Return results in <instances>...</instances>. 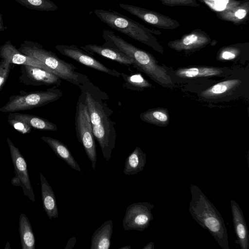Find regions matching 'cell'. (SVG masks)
<instances>
[{
	"label": "cell",
	"instance_id": "obj_19",
	"mask_svg": "<svg viewBox=\"0 0 249 249\" xmlns=\"http://www.w3.org/2000/svg\"><path fill=\"white\" fill-rule=\"evenodd\" d=\"M221 72L220 70L213 68H190L180 69L177 74L183 78H193L216 75Z\"/></svg>",
	"mask_w": 249,
	"mask_h": 249
},
{
	"label": "cell",
	"instance_id": "obj_12",
	"mask_svg": "<svg viewBox=\"0 0 249 249\" xmlns=\"http://www.w3.org/2000/svg\"><path fill=\"white\" fill-rule=\"evenodd\" d=\"M80 48L89 53L97 54L121 64L134 66V62L132 58L119 50L110 46L104 44L98 45L89 44L82 46Z\"/></svg>",
	"mask_w": 249,
	"mask_h": 249
},
{
	"label": "cell",
	"instance_id": "obj_6",
	"mask_svg": "<svg viewBox=\"0 0 249 249\" xmlns=\"http://www.w3.org/2000/svg\"><path fill=\"white\" fill-rule=\"evenodd\" d=\"M154 205L148 202L133 203L126 209L123 220V226L125 231H143L153 219L152 210Z\"/></svg>",
	"mask_w": 249,
	"mask_h": 249
},
{
	"label": "cell",
	"instance_id": "obj_9",
	"mask_svg": "<svg viewBox=\"0 0 249 249\" xmlns=\"http://www.w3.org/2000/svg\"><path fill=\"white\" fill-rule=\"evenodd\" d=\"M23 82L33 86H60L62 79L53 73L44 69L30 65H23L21 67Z\"/></svg>",
	"mask_w": 249,
	"mask_h": 249
},
{
	"label": "cell",
	"instance_id": "obj_29",
	"mask_svg": "<svg viewBox=\"0 0 249 249\" xmlns=\"http://www.w3.org/2000/svg\"><path fill=\"white\" fill-rule=\"evenodd\" d=\"M7 27L4 25L2 15L0 12V32H3L6 30Z\"/></svg>",
	"mask_w": 249,
	"mask_h": 249
},
{
	"label": "cell",
	"instance_id": "obj_3",
	"mask_svg": "<svg viewBox=\"0 0 249 249\" xmlns=\"http://www.w3.org/2000/svg\"><path fill=\"white\" fill-rule=\"evenodd\" d=\"M75 127L78 140L82 144L91 161V167L95 170L97 161L96 146L84 94L81 92L76 107Z\"/></svg>",
	"mask_w": 249,
	"mask_h": 249
},
{
	"label": "cell",
	"instance_id": "obj_14",
	"mask_svg": "<svg viewBox=\"0 0 249 249\" xmlns=\"http://www.w3.org/2000/svg\"><path fill=\"white\" fill-rule=\"evenodd\" d=\"M113 231L112 220L105 221L91 236L90 249H109Z\"/></svg>",
	"mask_w": 249,
	"mask_h": 249
},
{
	"label": "cell",
	"instance_id": "obj_22",
	"mask_svg": "<svg viewBox=\"0 0 249 249\" xmlns=\"http://www.w3.org/2000/svg\"><path fill=\"white\" fill-rule=\"evenodd\" d=\"M239 82V80L233 79L218 83L204 91L203 94L205 96L219 95L236 86Z\"/></svg>",
	"mask_w": 249,
	"mask_h": 249
},
{
	"label": "cell",
	"instance_id": "obj_7",
	"mask_svg": "<svg viewBox=\"0 0 249 249\" xmlns=\"http://www.w3.org/2000/svg\"><path fill=\"white\" fill-rule=\"evenodd\" d=\"M7 142L15 174V177L11 179V183L15 186L21 187L24 195L34 202L35 196L30 180L26 161L19 149L8 137Z\"/></svg>",
	"mask_w": 249,
	"mask_h": 249
},
{
	"label": "cell",
	"instance_id": "obj_30",
	"mask_svg": "<svg viewBox=\"0 0 249 249\" xmlns=\"http://www.w3.org/2000/svg\"><path fill=\"white\" fill-rule=\"evenodd\" d=\"M155 243L152 242H149L146 246H145L142 249H154Z\"/></svg>",
	"mask_w": 249,
	"mask_h": 249
},
{
	"label": "cell",
	"instance_id": "obj_4",
	"mask_svg": "<svg viewBox=\"0 0 249 249\" xmlns=\"http://www.w3.org/2000/svg\"><path fill=\"white\" fill-rule=\"evenodd\" d=\"M63 93L61 89L53 87L25 95L13 96L0 108V112H15L40 107L58 100Z\"/></svg>",
	"mask_w": 249,
	"mask_h": 249
},
{
	"label": "cell",
	"instance_id": "obj_5",
	"mask_svg": "<svg viewBox=\"0 0 249 249\" xmlns=\"http://www.w3.org/2000/svg\"><path fill=\"white\" fill-rule=\"evenodd\" d=\"M94 13L110 28L133 39L148 43L149 39L145 28L127 17L109 10L96 9Z\"/></svg>",
	"mask_w": 249,
	"mask_h": 249
},
{
	"label": "cell",
	"instance_id": "obj_8",
	"mask_svg": "<svg viewBox=\"0 0 249 249\" xmlns=\"http://www.w3.org/2000/svg\"><path fill=\"white\" fill-rule=\"evenodd\" d=\"M55 48L62 55L88 67L117 78L121 76L120 72L106 66L89 53L75 45H57Z\"/></svg>",
	"mask_w": 249,
	"mask_h": 249
},
{
	"label": "cell",
	"instance_id": "obj_17",
	"mask_svg": "<svg viewBox=\"0 0 249 249\" xmlns=\"http://www.w3.org/2000/svg\"><path fill=\"white\" fill-rule=\"evenodd\" d=\"M146 162V154L136 147L125 160L124 173L125 175H135L143 170Z\"/></svg>",
	"mask_w": 249,
	"mask_h": 249
},
{
	"label": "cell",
	"instance_id": "obj_24",
	"mask_svg": "<svg viewBox=\"0 0 249 249\" xmlns=\"http://www.w3.org/2000/svg\"><path fill=\"white\" fill-rule=\"evenodd\" d=\"M11 64L9 62L3 59L0 64V87L4 83L8 76Z\"/></svg>",
	"mask_w": 249,
	"mask_h": 249
},
{
	"label": "cell",
	"instance_id": "obj_1",
	"mask_svg": "<svg viewBox=\"0 0 249 249\" xmlns=\"http://www.w3.org/2000/svg\"><path fill=\"white\" fill-rule=\"evenodd\" d=\"M191 200L189 211L196 221L208 230L222 249H230L224 219L217 209L197 186H190Z\"/></svg>",
	"mask_w": 249,
	"mask_h": 249
},
{
	"label": "cell",
	"instance_id": "obj_20",
	"mask_svg": "<svg viewBox=\"0 0 249 249\" xmlns=\"http://www.w3.org/2000/svg\"><path fill=\"white\" fill-rule=\"evenodd\" d=\"M121 73V76L124 81L123 86L126 89L139 91L149 86V83L141 74L128 75L124 73Z\"/></svg>",
	"mask_w": 249,
	"mask_h": 249
},
{
	"label": "cell",
	"instance_id": "obj_21",
	"mask_svg": "<svg viewBox=\"0 0 249 249\" xmlns=\"http://www.w3.org/2000/svg\"><path fill=\"white\" fill-rule=\"evenodd\" d=\"M20 5L28 9L40 11H53L58 6L51 0H15Z\"/></svg>",
	"mask_w": 249,
	"mask_h": 249
},
{
	"label": "cell",
	"instance_id": "obj_2",
	"mask_svg": "<svg viewBox=\"0 0 249 249\" xmlns=\"http://www.w3.org/2000/svg\"><path fill=\"white\" fill-rule=\"evenodd\" d=\"M18 50L22 53L42 62L62 80L79 88L89 80L87 75L78 71V68L72 64L60 59L37 42L24 40Z\"/></svg>",
	"mask_w": 249,
	"mask_h": 249
},
{
	"label": "cell",
	"instance_id": "obj_16",
	"mask_svg": "<svg viewBox=\"0 0 249 249\" xmlns=\"http://www.w3.org/2000/svg\"><path fill=\"white\" fill-rule=\"evenodd\" d=\"M8 118L19 121L32 128L37 129L52 131H55L58 129L57 125L54 124L36 115L15 112L10 113Z\"/></svg>",
	"mask_w": 249,
	"mask_h": 249
},
{
	"label": "cell",
	"instance_id": "obj_27",
	"mask_svg": "<svg viewBox=\"0 0 249 249\" xmlns=\"http://www.w3.org/2000/svg\"><path fill=\"white\" fill-rule=\"evenodd\" d=\"M235 57V55L234 53L228 51H225L222 54V57L225 60H231Z\"/></svg>",
	"mask_w": 249,
	"mask_h": 249
},
{
	"label": "cell",
	"instance_id": "obj_25",
	"mask_svg": "<svg viewBox=\"0 0 249 249\" xmlns=\"http://www.w3.org/2000/svg\"><path fill=\"white\" fill-rule=\"evenodd\" d=\"M197 39V37L195 35H191L187 36L183 40V43L185 45H189L193 44Z\"/></svg>",
	"mask_w": 249,
	"mask_h": 249
},
{
	"label": "cell",
	"instance_id": "obj_23",
	"mask_svg": "<svg viewBox=\"0 0 249 249\" xmlns=\"http://www.w3.org/2000/svg\"><path fill=\"white\" fill-rule=\"evenodd\" d=\"M8 122L12 125L15 129L22 134L29 133L31 131V127L19 121L8 118Z\"/></svg>",
	"mask_w": 249,
	"mask_h": 249
},
{
	"label": "cell",
	"instance_id": "obj_18",
	"mask_svg": "<svg viewBox=\"0 0 249 249\" xmlns=\"http://www.w3.org/2000/svg\"><path fill=\"white\" fill-rule=\"evenodd\" d=\"M19 232L22 249H34L36 239L31 223L24 213H21L19 220Z\"/></svg>",
	"mask_w": 249,
	"mask_h": 249
},
{
	"label": "cell",
	"instance_id": "obj_28",
	"mask_svg": "<svg viewBox=\"0 0 249 249\" xmlns=\"http://www.w3.org/2000/svg\"><path fill=\"white\" fill-rule=\"evenodd\" d=\"M246 15V11L244 9H239L235 12V15L239 19H242Z\"/></svg>",
	"mask_w": 249,
	"mask_h": 249
},
{
	"label": "cell",
	"instance_id": "obj_31",
	"mask_svg": "<svg viewBox=\"0 0 249 249\" xmlns=\"http://www.w3.org/2000/svg\"><path fill=\"white\" fill-rule=\"evenodd\" d=\"M131 247L130 246H125L123 247L120 248L119 249H130Z\"/></svg>",
	"mask_w": 249,
	"mask_h": 249
},
{
	"label": "cell",
	"instance_id": "obj_11",
	"mask_svg": "<svg viewBox=\"0 0 249 249\" xmlns=\"http://www.w3.org/2000/svg\"><path fill=\"white\" fill-rule=\"evenodd\" d=\"M231 212L234 231L237 240L235 243L241 249H249V233L243 212L239 204L234 200H231Z\"/></svg>",
	"mask_w": 249,
	"mask_h": 249
},
{
	"label": "cell",
	"instance_id": "obj_26",
	"mask_svg": "<svg viewBox=\"0 0 249 249\" xmlns=\"http://www.w3.org/2000/svg\"><path fill=\"white\" fill-rule=\"evenodd\" d=\"M76 238L75 236L71 237L67 242L65 249H71L75 246Z\"/></svg>",
	"mask_w": 249,
	"mask_h": 249
},
{
	"label": "cell",
	"instance_id": "obj_15",
	"mask_svg": "<svg viewBox=\"0 0 249 249\" xmlns=\"http://www.w3.org/2000/svg\"><path fill=\"white\" fill-rule=\"evenodd\" d=\"M41 139L47 143L59 158L64 160L71 168L81 172V168L68 147L57 139L42 136Z\"/></svg>",
	"mask_w": 249,
	"mask_h": 249
},
{
	"label": "cell",
	"instance_id": "obj_13",
	"mask_svg": "<svg viewBox=\"0 0 249 249\" xmlns=\"http://www.w3.org/2000/svg\"><path fill=\"white\" fill-rule=\"evenodd\" d=\"M40 179L43 209L51 220L58 217V211L54 192L44 176L40 173Z\"/></svg>",
	"mask_w": 249,
	"mask_h": 249
},
{
	"label": "cell",
	"instance_id": "obj_10",
	"mask_svg": "<svg viewBox=\"0 0 249 249\" xmlns=\"http://www.w3.org/2000/svg\"><path fill=\"white\" fill-rule=\"evenodd\" d=\"M0 57L11 64L30 65L42 68L53 73L37 59L20 53L10 41H7L0 47Z\"/></svg>",
	"mask_w": 249,
	"mask_h": 249
}]
</instances>
